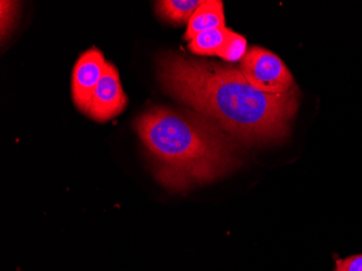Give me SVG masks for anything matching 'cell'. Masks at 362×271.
Masks as SVG:
<instances>
[{"mask_svg": "<svg viewBox=\"0 0 362 271\" xmlns=\"http://www.w3.org/2000/svg\"><path fill=\"white\" fill-rule=\"evenodd\" d=\"M158 77L166 93L244 144L286 137L298 110L296 87L280 95L262 93L235 67L185 54L160 57Z\"/></svg>", "mask_w": 362, "mask_h": 271, "instance_id": "cell-1", "label": "cell"}, {"mask_svg": "<svg viewBox=\"0 0 362 271\" xmlns=\"http://www.w3.org/2000/svg\"><path fill=\"white\" fill-rule=\"evenodd\" d=\"M160 185L173 191L211 183L239 164L233 138L197 112L156 107L135 121Z\"/></svg>", "mask_w": 362, "mask_h": 271, "instance_id": "cell-2", "label": "cell"}, {"mask_svg": "<svg viewBox=\"0 0 362 271\" xmlns=\"http://www.w3.org/2000/svg\"><path fill=\"white\" fill-rule=\"evenodd\" d=\"M243 76L262 93L280 95L294 88V79L288 67L269 50L253 47L240 65Z\"/></svg>", "mask_w": 362, "mask_h": 271, "instance_id": "cell-3", "label": "cell"}, {"mask_svg": "<svg viewBox=\"0 0 362 271\" xmlns=\"http://www.w3.org/2000/svg\"><path fill=\"white\" fill-rule=\"evenodd\" d=\"M127 101L119 71L112 63L107 62L105 74L98 83L86 115L99 123H105L119 116L127 107Z\"/></svg>", "mask_w": 362, "mask_h": 271, "instance_id": "cell-4", "label": "cell"}, {"mask_svg": "<svg viewBox=\"0 0 362 271\" xmlns=\"http://www.w3.org/2000/svg\"><path fill=\"white\" fill-rule=\"evenodd\" d=\"M107 63L103 52L91 48L79 57L72 74V97L77 109L86 114Z\"/></svg>", "mask_w": 362, "mask_h": 271, "instance_id": "cell-5", "label": "cell"}, {"mask_svg": "<svg viewBox=\"0 0 362 271\" xmlns=\"http://www.w3.org/2000/svg\"><path fill=\"white\" fill-rule=\"evenodd\" d=\"M223 3L221 0H204L195 10L187 26L185 40H191L200 33L226 28Z\"/></svg>", "mask_w": 362, "mask_h": 271, "instance_id": "cell-6", "label": "cell"}, {"mask_svg": "<svg viewBox=\"0 0 362 271\" xmlns=\"http://www.w3.org/2000/svg\"><path fill=\"white\" fill-rule=\"evenodd\" d=\"M203 0H160L156 1V13L174 24L188 23Z\"/></svg>", "mask_w": 362, "mask_h": 271, "instance_id": "cell-7", "label": "cell"}, {"mask_svg": "<svg viewBox=\"0 0 362 271\" xmlns=\"http://www.w3.org/2000/svg\"><path fill=\"white\" fill-rule=\"evenodd\" d=\"M230 30L229 28H221L200 33L190 40L188 49L199 56H217L227 42Z\"/></svg>", "mask_w": 362, "mask_h": 271, "instance_id": "cell-8", "label": "cell"}, {"mask_svg": "<svg viewBox=\"0 0 362 271\" xmlns=\"http://www.w3.org/2000/svg\"><path fill=\"white\" fill-rule=\"evenodd\" d=\"M247 42L245 38L240 35L238 33L230 30L227 42L223 45L221 52L217 56L221 57L223 60L227 62H238L247 54Z\"/></svg>", "mask_w": 362, "mask_h": 271, "instance_id": "cell-9", "label": "cell"}, {"mask_svg": "<svg viewBox=\"0 0 362 271\" xmlns=\"http://www.w3.org/2000/svg\"><path fill=\"white\" fill-rule=\"evenodd\" d=\"M334 271H362V254L337 260Z\"/></svg>", "mask_w": 362, "mask_h": 271, "instance_id": "cell-10", "label": "cell"}]
</instances>
